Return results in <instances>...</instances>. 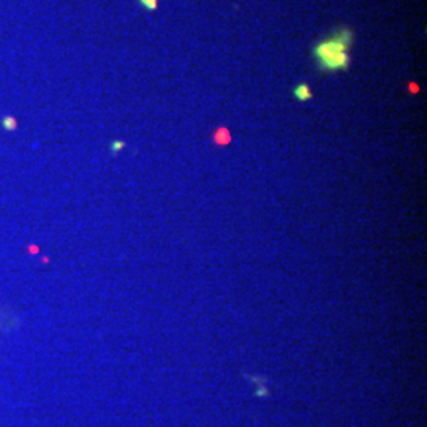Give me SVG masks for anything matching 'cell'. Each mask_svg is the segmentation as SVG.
<instances>
[{"label":"cell","instance_id":"1","mask_svg":"<svg viewBox=\"0 0 427 427\" xmlns=\"http://www.w3.org/2000/svg\"><path fill=\"white\" fill-rule=\"evenodd\" d=\"M355 33L348 26L339 27L326 38L320 40L313 46L312 56L315 65L323 73L345 71L350 66V49Z\"/></svg>","mask_w":427,"mask_h":427},{"label":"cell","instance_id":"2","mask_svg":"<svg viewBox=\"0 0 427 427\" xmlns=\"http://www.w3.org/2000/svg\"><path fill=\"white\" fill-rule=\"evenodd\" d=\"M293 95L297 101H309L312 99V89L307 82H301L293 89Z\"/></svg>","mask_w":427,"mask_h":427},{"label":"cell","instance_id":"3","mask_svg":"<svg viewBox=\"0 0 427 427\" xmlns=\"http://www.w3.org/2000/svg\"><path fill=\"white\" fill-rule=\"evenodd\" d=\"M138 3L147 11H155L159 8V0H138Z\"/></svg>","mask_w":427,"mask_h":427},{"label":"cell","instance_id":"4","mask_svg":"<svg viewBox=\"0 0 427 427\" xmlns=\"http://www.w3.org/2000/svg\"><path fill=\"white\" fill-rule=\"evenodd\" d=\"M2 125L5 130H14L16 129V119L11 117V116H6L2 119Z\"/></svg>","mask_w":427,"mask_h":427},{"label":"cell","instance_id":"5","mask_svg":"<svg viewBox=\"0 0 427 427\" xmlns=\"http://www.w3.org/2000/svg\"><path fill=\"white\" fill-rule=\"evenodd\" d=\"M122 147H124V142H122V141H114V142H112V146H111L112 152H119Z\"/></svg>","mask_w":427,"mask_h":427}]
</instances>
